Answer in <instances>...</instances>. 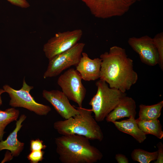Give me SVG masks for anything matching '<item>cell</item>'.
<instances>
[{"instance_id": "cell-1", "label": "cell", "mask_w": 163, "mask_h": 163, "mask_svg": "<svg viewBox=\"0 0 163 163\" xmlns=\"http://www.w3.org/2000/svg\"><path fill=\"white\" fill-rule=\"evenodd\" d=\"M101 59L100 79L110 88L125 92L137 82L138 75L133 69V61L126 50L115 46L100 56Z\"/></svg>"}, {"instance_id": "cell-2", "label": "cell", "mask_w": 163, "mask_h": 163, "mask_svg": "<svg viewBox=\"0 0 163 163\" xmlns=\"http://www.w3.org/2000/svg\"><path fill=\"white\" fill-rule=\"evenodd\" d=\"M89 139L81 135H62L55 139L56 152L62 163H94L103 157Z\"/></svg>"}, {"instance_id": "cell-3", "label": "cell", "mask_w": 163, "mask_h": 163, "mask_svg": "<svg viewBox=\"0 0 163 163\" xmlns=\"http://www.w3.org/2000/svg\"><path fill=\"white\" fill-rule=\"evenodd\" d=\"M76 108L79 113L64 120L55 122L53 127L62 135L75 134L83 136L90 140L102 141V131L92 115V111L82 107Z\"/></svg>"}, {"instance_id": "cell-4", "label": "cell", "mask_w": 163, "mask_h": 163, "mask_svg": "<svg viewBox=\"0 0 163 163\" xmlns=\"http://www.w3.org/2000/svg\"><path fill=\"white\" fill-rule=\"evenodd\" d=\"M95 84L97 91L89 104L91 106V110L94 113L95 120L99 122L104 120L126 94L118 89L110 88L105 81L100 79Z\"/></svg>"}, {"instance_id": "cell-5", "label": "cell", "mask_w": 163, "mask_h": 163, "mask_svg": "<svg viewBox=\"0 0 163 163\" xmlns=\"http://www.w3.org/2000/svg\"><path fill=\"white\" fill-rule=\"evenodd\" d=\"M34 87L28 85L24 78L22 87L15 90L6 84L3 87L5 92L9 95L10 99L9 105L12 107H23L40 116H46L51 110L49 106L37 102L30 93Z\"/></svg>"}, {"instance_id": "cell-6", "label": "cell", "mask_w": 163, "mask_h": 163, "mask_svg": "<svg viewBox=\"0 0 163 163\" xmlns=\"http://www.w3.org/2000/svg\"><path fill=\"white\" fill-rule=\"evenodd\" d=\"M85 45L83 43H78L70 49L49 60L43 78L56 77L71 66H76L80 61Z\"/></svg>"}, {"instance_id": "cell-7", "label": "cell", "mask_w": 163, "mask_h": 163, "mask_svg": "<svg viewBox=\"0 0 163 163\" xmlns=\"http://www.w3.org/2000/svg\"><path fill=\"white\" fill-rule=\"evenodd\" d=\"M95 17L106 19L122 16L134 3L129 0H81Z\"/></svg>"}, {"instance_id": "cell-8", "label": "cell", "mask_w": 163, "mask_h": 163, "mask_svg": "<svg viewBox=\"0 0 163 163\" xmlns=\"http://www.w3.org/2000/svg\"><path fill=\"white\" fill-rule=\"evenodd\" d=\"M79 73L73 68L68 69L61 75L57 83L62 91L69 100L77 103L78 107H82L86 90L83 85Z\"/></svg>"}, {"instance_id": "cell-9", "label": "cell", "mask_w": 163, "mask_h": 163, "mask_svg": "<svg viewBox=\"0 0 163 163\" xmlns=\"http://www.w3.org/2000/svg\"><path fill=\"white\" fill-rule=\"evenodd\" d=\"M83 33L81 29L56 33L43 46V50L46 57L49 60L70 49L78 43Z\"/></svg>"}, {"instance_id": "cell-10", "label": "cell", "mask_w": 163, "mask_h": 163, "mask_svg": "<svg viewBox=\"0 0 163 163\" xmlns=\"http://www.w3.org/2000/svg\"><path fill=\"white\" fill-rule=\"evenodd\" d=\"M128 43L142 62L151 66L158 64V54L152 38L147 35L132 37L128 39Z\"/></svg>"}, {"instance_id": "cell-11", "label": "cell", "mask_w": 163, "mask_h": 163, "mask_svg": "<svg viewBox=\"0 0 163 163\" xmlns=\"http://www.w3.org/2000/svg\"><path fill=\"white\" fill-rule=\"evenodd\" d=\"M42 94L43 97L63 118L67 119L79 113V111L71 105L69 100L62 91L44 90Z\"/></svg>"}, {"instance_id": "cell-12", "label": "cell", "mask_w": 163, "mask_h": 163, "mask_svg": "<svg viewBox=\"0 0 163 163\" xmlns=\"http://www.w3.org/2000/svg\"><path fill=\"white\" fill-rule=\"evenodd\" d=\"M27 117L24 114H21L17 120L16 127L5 140L0 141V152L3 150H9L10 153L6 154L2 162L10 161L13 157L18 156L23 150L24 143L20 142L17 139V134L23 126L22 123Z\"/></svg>"}, {"instance_id": "cell-13", "label": "cell", "mask_w": 163, "mask_h": 163, "mask_svg": "<svg viewBox=\"0 0 163 163\" xmlns=\"http://www.w3.org/2000/svg\"><path fill=\"white\" fill-rule=\"evenodd\" d=\"M101 64L100 58L92 59L87 53L82 52L76 70L80 74L82 79L87 81H94L100 78Z\"/></svg>"}, {"instance_id": "cell-14", "label": "cell", "mask_w": 163, "mask_h": 163, "mask_svg": "<svg viewBox=\"0 0 163 163\" xmlns=\"http://www.w3.org/2000/svg\"><path fill=\"white\" fill-rule=\"evenodd\" d=\"M136 104L132 97H124L118 104L107 116L106 120L108 122H112L125 117H133L135 118L136 114Z\"/></svg>"}, {"instance_id": "cell-15", "label": "cell", "mask_w": 163, "mask_h": 163, "mask_svg": "<svg viewBox=\"0 0 163 163\" xmlns=\"http://www.w3.org/2000/svg\"><path fill=\"white\" fill-rule=\"evenodd\" d=\"M113 123L118 130L132 136L139 143L143 142L146 138V135L139 128L136 119L133 117Z\"/></svg>"}, {"instance_id": "cell-16", "label": "cell", "mask_w": 163, "mask_h": 163, "mask_svg": "<svg viewBox=\"0 0 163 163\" xmlns=\"http://www.w3.org/2000/svg\"><path fill=\"white\" fill-rule=\"evenodd\" d=\"M138 119L149 121L156 120L160 117L163 107V101L151 105L141 104L139 106Z\"/></svg>"}, {"instance_id": "cell-17", "label": "cell", "mask_w": 163, "mask_h": 163, "mask_svg": "<svg viewBox=\"0 0 163 163\" xmlns=\"http://www.w3.org/2000/svg\"><path fill=\"white\" fill-rule=\"evenodd\" d=\"M136 120L139 128L146 135L151 134L160 139L163 138L162 126L158 119L145 121L137 118Z\"/></svg>"}, {"instance_id": "cell-18", "label": "cell", "mask_w": 163, "mask_h": 163, "mask_svg": "<svg viewBox=\"0 0 163 163\" xmlns=\"http://www.w3.org/2000/svg\"><path fill=\"white\" fill-rule=\"evenodd\" d=\"M19 113V110L13 107L4 111L0 110V141L3 140L6 126L11 123L17 121Z\"/></svg>"}, {"instance_id": "cell-19", "label": "cell", "mask_w": 163, "mask_h": 163, "mask_svg": "<svg viewBox=\"0 0 163 163\" xmlns=\"http://www.w3.org/2000/svg\"><path fill=\"white\" fill-rule=\"evenodd\" d=\"M132 159L140 163H149L156 160L158 156V151L149 152L140 149H134L131 153Z\"/></svg>"}, {"instance_id": "cell-20", "label": "cell", "mask_w": 163, "mask_h": 163, "mask_svg": "<svg viewBox=\"0 0 163 163\" xmlns=\"http://www.w3.org/2000/svg\"><path fill=\"white\" fill-rule=\"evenodd\" d=\"M153 38L157 50L159 58L158 65L161 70H163V33L157 34Z\"/></svg>"}, {"instance_id": "cell-21", "label": "cell", "mask_w": 163, "mask_h": 163, "mask_svg": "<svg viewBox=\"0 0 163 163\" xmlns=\"http://www.w3.org/2000/svg\"><path fill=\"white\" fill-rule=\"evenodd\" d=\"M44 154V152L42 150L31 151L27 158L31 163H38L43 160Z\"/></svg>"}, {"instance_id": "cell-22", "label": "cell", "mask_w": 163, "mask_h": 163, "mask_svg": "<svg viewBox=\"0 0 163 163\" xmlns=\"http://www.w3.org/2000/svg\"><path fill=\"white\" fill-rule=\"evenodd\" d=\"M46 146L43 144V141L39 139L31 140L30 143V151L42 150L45 149Z\"/></svg>"}, {"instance_id": "cell-23", "label": "cell", "mask_w": 163, "mask_h": 163, "mask_svg": "<svg viewBox=\"0 0 163 163\" xmlns=\"http://www.w3.org/2000/svg\"><path fill=\"white\" fill-rule=\"evenodd\" d=\"M12 4L21 8H27L30 6L26 0H7Z\"/></svg>"}, {"instance_id": "cell-24", "label": "cell", "mask_w": 163, "mask_h": 163, "mask_svg": "<svg viewBox=\"0 0 163 163\" xmlns=\"http://www.w3.org/2000/svg\"><path fill=\"white\" fill-rule=\"evenodd\" d=\"M158 148V156L155 163H163V144L161 142H159L157 145Z\"/></svg>"}, {"instance_id": "cell-25", "label": "cell", "mask_w": 163, "mask_h": 163, "mask_svg": "<svg viewBox=\"0 0 163 163\" xmlns=\"http://www.w3.org/2000/svg\"><path fill=\"white\" fill-rule=\"evenodd\" d=\"M115 158L118 163H129L128 158L124 155L122 154H117L115 155Z\"/></svg>"}, {"instance_id": "cell-26", "label": "cell", "mask_w": 163, "mask_h": 163, "mask_svg": "<svg viewBox=\"0 0 163 163\" xmlns=\"http://www.w3.org/2000/svg\"><path fill=\"white\" fill-rule=\"evenodd\" d=\"M5 92V91L2 89H0V106L2 105V100L1 98V94L4 93Z\"/></svg>"}, {"instance_id": "cell-27", "label": "cell", "mask_w": 163, "mask_h": 163, "mask_svg": "<svg viewBox=\"0 0 163 163\" xmlns=\"http://www.w3.org/2000/svg\"><path fill=\"white\" fill-rule=\"evenodd\" d=\"M130 1L133 2V3L135 2L136 1H140L141 0H129Z\"/></svg>"}, {"instance_id": "cell-28", "label": "cell", "mask_w": 163, "mask_h": 163, "mask_svg": "<svg viewBox=\"0 0 163 163\" xmlns=\"http://www.w3.org/2000/svg\"><path fill=\"white\" fill-rule=\"evenodd\" d=\"M64 0V1H67V0Z\"/></svg>"}]
</instances>
